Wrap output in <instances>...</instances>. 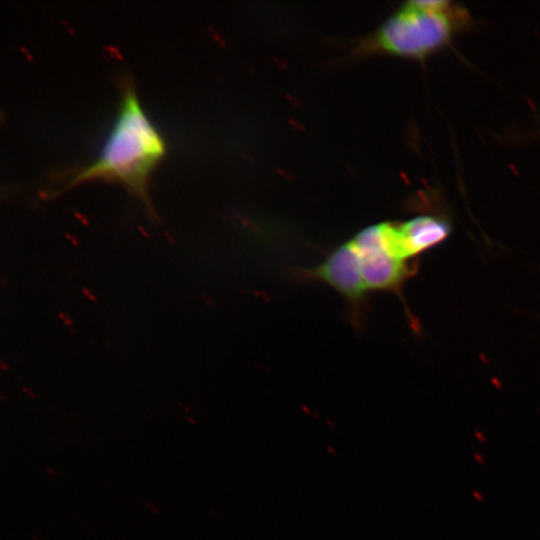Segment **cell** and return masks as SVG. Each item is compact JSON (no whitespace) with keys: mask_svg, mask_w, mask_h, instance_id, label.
Returning <instances> with one entry per match:
<instances>
[{"mask_svg":"<svg viewBox=\"0 0 540 540\" xmlns=\"http://www.w3.org/2000/svg\"><path fill=\"white\" fill-rule=\"evenodd\" d=\"M59 317L63 320L66 326L69 327L72 325V320L69 319L65 314H63V312L59 313Z\"/></svg>","mask_w":540,"mask_h":540,"instance_id":"obj_6","label":"cell"},{"mask_svg":"<svg viewBox=\"0 0 540 540\" xmlns=\"http://www.w3.org/2000/svg\"><path fill=\"white\" fill-rule=\"evenodd\" d=\"M83 292L85 293V295L93 302H96L97 301V298L91 294V292L87 289V288H84L83 289Z\"/></svg>","mask_w":540,"mask_h":540,"instance_id":"obj_7","label":"cell"},{"mask_svg":"<svg viewBox=\"0 0 540 540\" xmlns=\"http://www.w3.org/2000/svg\"><path fill=\"white\" fill-rule=\"evenodd\" d=\"M300 274L306 279L325 282L337 290L350 306L354 321H359L368 290L351 240L334 249L322 263Z\"/></svg>","mask_w":540,"mask_h":540,"instance_id":"obj_4","label":"cell"},{"mask_svg":"<svg viewBox=\"0 0 540 540\" xmlns=\"http://www.w3.org/2000/svg\"><path fill=\"white\" fill-rule=\"evenodd\" d=\"M166 152L162 135L143 111L134 83L122 80L121 98L110 133L97 158L66 176V188L87 180L119 183L152 210L148 184Z\"/></svg>","mask_w":540,"mask_h":540,"instance_id":"obj_1","label":"cell"},{"mask_svg":"<svg viewBox=\"0 0 540 540\" xmlns=\"http://www.w3.org/2000/svg\"><path fill=\"white\" fill-rule=\"evenodd\" d=\"M356 249L363 281L368 291H396L413 272L409 261L393 250L389 223L369 226L352 240Z\"/></svg>","mask_w":540,"mask_h":540,"instance_id":"obj_3","label":"cell"},{"mask_svg":"<svg viewBox=\"0 0 540 540\" xmlns=\"http://www.w3.org/2000/svg\"><path fill=\"white\" fill-rule=\"evenodd\" d=\"M47 471H49V473L52 474V475H56V473H54V471L51 470L50 468H47Z\"/></svg>","mask_w":540,"mask_h":540,"instance_id":"obj_8","label":"cell"},{"mask_svg":"<svg viewBox=\"0 0 540 540\" xmlns=\"http://www.w3.org/2000/svg\"><path fill=\"white\" fill-rule=\"evenodd\" d=\"M470 22L463 7L451 1H411L380 29L378 46L408 58H425L445 48Z\"/></svg>","mask_w":540,"mask_h":540,"instance_id":"obj_2","label":"cell"},{"mask_svg":"<svg viewBox=\"0 0 540 540\" xmlns=\"http://www.w3.org/2000/svg\"><path fill=\"white\" fill-rule=\"evenodd\" d=\"M449 234V224L434 216L422 215L401 224L391 223L394 250L405 261L440 244Z\"/></svg>","mask_w":540,"mask_h":540,"instance_id":"obj_5","label":"cell"}]
</instances>
